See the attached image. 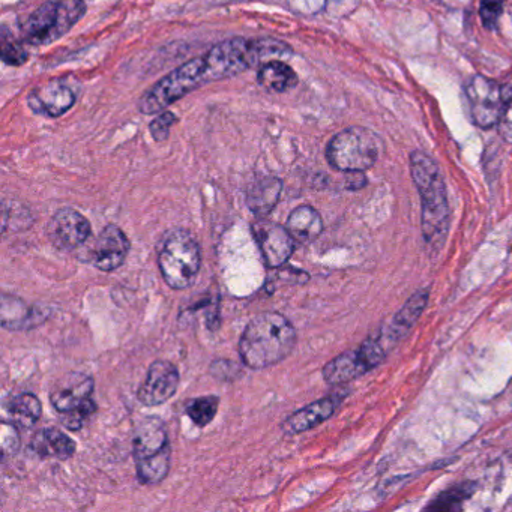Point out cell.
Here are the masks:
<instances>
[{
	"mask_svg": "<svg viewBox=\"0 0 512 512\" xmlns=\"http://www.w3.org/2000/svg\"><path fill=\"white\" fill-rule=\"evenodd\" d=\"M295 344L296 331L290 320L266 311L248 323L239 340V355L248 368L262 370L286 359Z\"/></svg>",
	"mask_w": 512,
	"mask_h": 512,
	"instance_id": "obj_1",
	"label": "cell"
},
{
	"mask_svg": "<svg viewBox=\"0 0 512 512\" xmlns=\"http://www.w3.org/2000/svg\"><path fill=\"white\" fill-rule=\"evenodd\" d=\"M412 178L422 202V232L425 242L439 250L449 229V206L445 182L439 166L424 152H413L410 157Z\"/></svg>",
	"mask_w": 512,
	"mask_h": 512,
	"instance_id": "obj_2",
	"label": "cell"
},
{
	"mask_svg": "<svg viewBox=\"0 0 512 512\" xmlns=\"http://www.w3.org/2000/svg\"><path fill=\"white\" fill-rule=\"evenodd\" d=\"M85 14L83 0H50L26 17L20 26L23 40L32 46H49L67 35Z\"/></svg>",
	"mask_w": 512,
	"mask_h": 512,
	"instance_id": "obj_3",
	"label": "cell"
},
{
	"mask_svg": "<svg viewBox=\"0 0 512 512\" xmlns=\"http://www.w3.org/2000/svg\"><path fill=\"white\" fill-rule=\"evenodd\" d=\"M205 56L191 59L158 80L139 100V112L157 115L202 85H208Z\"/></svg>",
	"mask_w": 512,
	"mask_h": 512,
	"instance_id": "obj_4",
	"label": "cell"
},
{
	"mask_svg": "<svg viewBox=\"0 0 512 512\" xmlns=\"http://www.w3.org/2000/svg\"><path fill=\"white\" fill-rule=\"evenodd\" d=\"M158 266L167 286L188 289L196 281L202 266L199 244L187 230H173L164 239L158 254Z\"/></svg>",
	"mask_w": 512,
	"mask_h": 512,
	"instance_id": "obj_5",
	"label": "cell"
},
{
	"mask_svg": "<svg viewBox=\"0 0 512 512\" xmlns=\"http://www.w3.org/2000/svg\"><path fill=\"white\" fill-rule=\"evenodd\" d=\"M326 158L340 172H365L379 158V137L364 127H350L329 142Z\"/></svg>",
	"mask_w": 512,
	"mask_h": 512,
	"instance_id": "obj_6",
	"label": "cell"
},
{
	"mask_svg": "<svg viewBox=\"0 0 512 512\" xmlns=\"http://www.w3.org/2000/svg\"><path fill=\"white\" fill-rule=\"evenodd\" d=\"M467 100L473 121L478 127L499 125L505 109L503 86L484 76H475L466 86Z\"/></svg>",
	"mask_w": 512,
	"mask_h": 512,
	"instance_id": "obj_7",
	"label": "cell"
},
{
	"mask_svg": "<svg viewBox=\"0 0 512 512\" xmlns=\"http://www.w3.org/2000/svg\"><path fill=\"white\" fill-rule=\"evenodd\" d=\"M91 232L92 227L88 218L71 208L56 212L47 227L50 242L59 250L79 248L88 241Z\"/></svg>",
	"mask_w": 512,
	"mask_h": 512,
	"instance_id": "obj_8",
	"label": "cell"
},
{
	"mask_svg": "<svg viewBox=\"0 0 512 512\" xmlns=\"http://www.w3.org/2000/svg\"><path fill=\"white\" fill-rule=\"evenodd\" d=\"M178 368L169 361H155L149 367L148 376L140 386L137 397L145 406H160L169 401L179 388Z\"/></svg>",
	"mask_w": 512,
	"mask_h": 512,
	"instance_id": "obj_9",
	"label": "cell"
},
{
	"mask_svg": "<svg viewBox=\"0 0 512 512\" xmlns=\"http://www.w3.org/2000/svg\"><path fill=\"white\" fill-rule=\"evenodd\" d=\"M263 262L268 268H280L292 257L295 239L287 227L275 223H259L253 227Z\"/></svg>",
	"mask_w": 512,
	"mask_h": 512,
	"instance_id": "obj_10",
	"label": "cell"
},
{
	"mask_svg": "<svg viewBox=\"0 0 512 512\" xmlns=\"http://www.w3.org/2000/svg\"><path fill=\"white\" fill-rule=\"evenodd\" d=\"M131 244L127 235L115 224L101 230L91 251L92 265L104 272H112L124 265Z\"/></svg>",
	"mask_w": 512,
	"mask_h": 512,
	"instance_id": "obj_11",
	"label": "cell"
},
{
	"mask_svg": "<svg viewBox=\"0 0 512 512\" xmlns=\"http://www.w3.org/2000/svg\"><path fill=\"white\" fill-rule=\"evenodd\" d=\"M94 388V379L89 374L74 371L56 383L50 394V401L58 412H71L91 398Z\"/></svg>",
	"mask_w": 512,
	"mask_h": 512,
	"instance_id": "obj_12",
	"label": "cell"
},
{
	"mask_svg": "<svg viewBox=\"0 0 512 512\" xmlns=\"http://www.w3.org/2000/svg\"><path fill=\"white\" fill-rule=\"evenodd\" d=\"M28 104L37 115L59 118L76 104V94L61 82L47 83L29 94Z\"/></svg>",
	"mask_w": 512,
	"mask_h": 512,
	"instance_id": "obj_13",
	"label": "cell"
},
{
	"mask_svg": "<svg viewBox=\"0 0 512 512\" xmlns=\"http://www.w3.org/2000/svg\"><path fill=\"white\" fill-rule=\"evenodd\" d=\"M49 308L28 307L22 299L2 296V326L11 331H29L49 319Z\"/></svg>",
	"mask_w": 512,
	"mask_h": 512,
	"instance_id": "obj_14",
	"label": "cell"
},
{
	"mask_svg": "<svg viewBox=\"0 0 512 512\" xmlns=\"http://www.w3.org/2000/svg\"><path fill=\"white\" fill-rule=\"evenodd\" d=\"M373 368V362L368 358L364 349L359 347V349L350 350V352L343 353V355L332 359L323 368V377L331 385H341V383L358 379L359 376L373 370Z\"/></svg>",
	"mask_w": 512,
	"mask_h": 512,
	"instance_id": "obj_15",
	"label": "cell"
},
{
	"mask_svg": "<svg viewBox=\"0 0 512 512\" xmlns=\"http://www.w3.org/2000/svg\"><path fill=\"white\" fill-rule=\"evenodd\" d=\"M169 446V434L160 418L151 416L137 425L133 436V452L136 461L152 457Z\"/></svg>",
	"mask_w": 512,
	"mask_h": 512,
	"instance_id": "obj_16",
	"label": "cell"
},
{
	"mask_svg": "<svg viewBox=\"0 0 512 512\" xmlns=\"http://www.w3.org/2000/svg\"><path fill=\"white\" fill-rule=\"evenodd\" d=\"M335 407H337V401L334 398H322V400L314 401L310 406L298 410L286 419L283 425L284 433H304V431L322 424L334 413Z\"/></svg>",
	"mask_w": 512,
	"mask_h": 512,
	"instance_id": "obj_17",
	"label": "cell"
},
{
	"mask_svg": "<svg viewBox=\"0 0 512 512\" xmlns=\"http://www.w3.org/2000/svg\"><path fill=\"white\" fill-rule=\"evenodd\" d=\"M281 191H283V182L280 179L274 178V176L259 179L248 188V208L259 217H265L277 206Z\"/></svg>",
	"mask_w": 512,
	"mask_h": 512,
	"instance_id": "obj_18",
	"label": "cell"
},
{
	"mask_svg": "<svg viewBox=\"0 0 512 512\" xmlns=\"http://www.w3.org/2000/svg\"><path fill=\"white\" fill-rule=\"evenodd\" d=\"M287 230L299 244H311L323 232V221L319 212L311 206H299L287 220Z\"/></svg>",
	"mask_w": 512,
	"mask_h": 512,
	"instance_id": "obj_19",
	"label": "cell"
},
{
	"mask_svg": "<svg viewBox=\"0 0 512 512\" xmlns=\"http://www.w3.org/2000/svg\"><path fill=\"white\" fill-rule=\"evenodd\" d=\"M428 302V292L415 293L409 301L404 304V307L395 314L394 320L386 331H382L383 335L388 338L389 343L395 344L400 340L403 335L410 331L416 320L421 316L424 311L425 305Z\"/></svg>",
	"mask_w": 512,
	"mask_h": 512,
	"instance_id": "obj_20",
	"label": "cell"
},
{
	"mask_svg": "<svg viewBox=\"0 0 512 512\" xmlns=\"http://www.w3.org/2000/svg\"><path fill=\"white\" fill-rule=\"evenodd\" d=\"M257 82L262 88L271 92H287L298 85L299 79L292 67L284 62L272 59L265 62L257 73Z\"/></svg>",
	"mask_w": 512,
	"mask_h": 512,
	"instance_id": "obj_21",
	"label": "cell"
},
{
	"mask_svg": "<svg viewBox=\"0 0 512 512\" xmlns=\"http://www.w3.org/2000/svg\"><path fill=\"white\" fill-rule=\"evenodd\" d=\"M32 446L38 454L44 455V457H56L62 458V460L73 457L77 449L76 442L58 428H46L41 431L35 437Z\"/></svg>",
	"mask_w": 512,
	"mask_h": 512,
	"instance_id": "obj_22",
	"label": "cell"
},
{
	"mask_svg": "<svg viewBox=\"0 0 512 512\" xmlns=\"http://www.w3.org/2000/svg\"><path fill=\"white\" fill-rule=\"evenodd\" d=\"M7 409L16 424L23 428L34 427L38 419L41 418V413H43L40 400L34 394H28V392L11 397L8 400Z\"/></svg>",
	"mask_w": 512,
	"mask_h": 512,
	"instance_id": "obj_23",
	"label": "cell"
},
{
	"mask_svg": "<svg viewBox=\"0 0 512 512\" xmlns=\"http://www.w3.org/2000/svg\"><path fill=\"white\" fill-rule=\"evenodd\" d=\"M137 476L146 485L160 484L170 470V446L152 457L137 460Z\"/></svg>",
	"mask_w": 512,
	"mask_h": 512,
	"instance_id": "obj_24",
	"label": "cell"
},
{
	"mask_svg": "<svg viewBox=\"0 0 512 512\" xmlns=\"http://www.w3.org/2000/svg\"><path fill=\"white\" fill-rule=\"evenodd\" d=\"M218 406H220V398L215 395H206V397L188 401L185 412L197 427H206L217 416Z\"/></svg>",
	"mask_w": 512,
	"mask_h": 512,
	"instance_id": "obj_25",
	"label": "cell"
},
{
	"mask_svg": "<svg viewBox=\"0 0 512 512\" xmlns=\"http://www.w3.org/2000/svg\"><path fill=\"white\" fill-rule=\"evenodd\" d=\"M0 58L4 64L13 65V67L25 65L29 59L28 50L19 41L14 40V37H11L5 26L0 34Z\"/></svg>",
	"mask_w": 512,
	"mask_h": 512,
	"instance_id": "obj_26",
	"label": "cell"
},
{
	"mask_svg": "<svg viewBox=\"0 0 512 512\" xmlns=\"http://www.w3.org/2000/svg\"><path fill=\"white\" fill-rule=\"evenodd\" d=\"M97 412V404L92 398L86 400L85 403L80 404L76 409L71 412L62 413V424L65 428L71 431H79L83 425L86 424L89 418Z\"/></svg>",
	"mask_w": 512,
	"mask_h": 512,
	"instance_id": "obj_27",
	"label": "cell"
},
{
	"mask_svg": "<svg viewBox=\"0 0 512 512\" xmlns=\"http://www.w3.org/2000/svg\"><path fill=\"white\" fill-rule=\"evenodd\" d=\"M176 122H178V118H176L175 113L169 112V110L157 115V118L149 125V131H151L155 142H166V140L169 139L170 130H172Z\"/></svg>",
	"mask_w": 512,
	"mask_h": 512,
	"instance_id": "obj_28",
	"label": "cell"
},
{
	"mask_svg": "<svg viewBox=\"0 0 512 512\" xmlns=\"http://www.w3.org/2000/svg\"><path fill=\"white\" fill-rule=\"evenodd\" d=\"M503 7H505V0H481L479 17H481L482 25L487 29L496 28L503 13Z\"/></svg>",
	"mask_w": 512,
	"mask_h": 512,
	"instance_id": "obj_29",
	"label": "cell"
},
{
	"mask_svg": "<svg viewBox=\"0 0 512 512\" xmlns=\"http://www.w3.org/2000/svg\"><path fill=\"white\" fill-rule=\"evenodd\" d=\"M473 488L466 487V485H458V487L451 488V490L445 491L440 494L430 509H451L455 503H460L461 500L466 499L470 496Z\"/></svg>",
	"mask_w": 512,
	"mask_h": 512,
	"instance_id": "obj_30",
	"label": "cell"
},
{
	"mask_svg": "<svg viewBox=\"0 0 512 512\" xmlns=\"http://www.w3.org/2000/svg\"><path fill=\"white\" fill-rule=\"evenodd\" d=\"M0 445H2V454L4 457L7 455L16 454L20 448V434L16 425L4 422L2 430H0Z\"/></svg>",
	"mask_w": 512,
	"mask_h": 512,
	"instance_id": "obj_31",
	"label": "cell"
},
{
	"mask_svg": "<svg viewBox=\"0 0 512 512\" xmlns=\"http://www.w3.org/2000/svg\"><path fill=\"white\" fill-rule=\"evenodd\" d=\"M503 94H505V109L499 122V130L503 139L512 143V83L503 86Z\"/></svg>",
	"mask_w": 512,
	"mask_h": 512,
	"instance_id": "obj_32",
	"label": "cell"
},
{
	"mask_svg": "<svg viewBox=\"0 0 512 512\" xmlns=\"http://www.w3.org/2000/svg\"><path fill=\"white\" fill-rule=\"evenodd\" d=\"M211 374L215 379L232 380L239 374L238 365L232 361H215L211 365Z\"/></svg>",
	"mask_w": 512,
	"mask_h": 512,
	"instance_id": "obj_33",
	"label": "cell"
},
{
	"mask_svg": "<svg viewBox=\"0 0 512 512\" xmlns=\"http://www.w3.org/2000/svg\"><path fill=\"white\" fill-rule=\"evenodd\" d=\"M346 182L349 190H359L367 184V179H365L364 172H349Z\"/></svg>",
	"mask_w": 512,
	"mask_h": 512,
	"instance_id": "obj_34",
	"label": "cell"
}]
</instances>
